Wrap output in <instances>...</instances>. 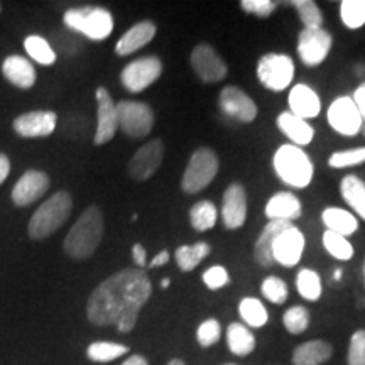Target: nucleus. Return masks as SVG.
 I'll return each instance as SVG.
<instances>
[{"label":"nucleus","instance_id":"aec40b11","mask_svg":"<svg viewBox=\"0 0 365 365\" xmlns=\"http://www.w3.org/2000/svg\"><path fill=\"white\" fill-rule=\"evenodd\" d=\"M287 105H289V112L293 115L304 118V120L317 118L322 112V100H319L318 93L312 86L304 83H298L291 88Z\"/></svg>","mask_w":365,"mask_h":365},{"label":"nucleus","instance_id":"f8f14e48","mask_svg":"<svg viewBox=\"0 0 365 365\" xmlns=\"http://www.w3.org/2000/svg\"><path fill=\"white\" fill-rule=\"evenodd\" d=\"M190 65L203 83H218L227 78V65L210 44H198L191 51Z\"/></svg>","mask_w":365,"mask_h":365},{"label":"nucleus","instance_id":"3c124183","mask_svg":"<svg viewBox=\"0 0 365 365\" xmlns=\"http://www.w3.org/2000/svg\"><path fill=\"white\" fill-rule=\"evenodd\" d=\"M122 365H149V362L143 357V355H132V357L127 359Z\"/></svg>","mask_w":365,"mask_h":365},{"label":"nucleus","instance_id":"c03bdc74","mask_svg":"<svg viewBox=\"0 0 365 365\" xmlns=\"http://www.w3.org/2000/svg\"><path fill=\"white\" fill-rule=\"evenodd\" d=\"M240 7L242 11L247 14H254L261 19H267L277 9V2H274V0H242Z\"/></svg>","mask_w":365,"mask_h":365},{"label":"nucleus","instance_id":"8fccbe9b","mask_svg":"<svg viewBox=\"0 0 365 365\" xmlns=\"http://www.w3.org/2000/svg\"><path fill=\"white\" fill-rule=\"evenodd\" d=\"M168 261H170V254H168V250H163V252H159L156 257L150 261L148 266L153 269V267H161V266H166Z\"/></svg>","mask_w":365,"mask_h":365},{"label":"nucleus","instance_id":"6e6d98bb","mask_svg":"<svg viewBox=\"0 0 365 365\" xmlns=\"http://www.w3.org/2000/svg\"><path fill=\"white\" fill-rule=\"evenodd\" d=\"M360 132H362V135H364V137H365V124H364V125H362V129H360Z\"/></svg>","mask_w":365,"mask_h":365},{"label":"nucleus","instance_id":"9b49d317","mask_svg":"<svg viewBox=\"0 0 365 365\" xmlns=\"http://www.w3.org/2000/svg\"><path fill=\"white\" fill-rule=\"evenodd\" d=\"M327 120L333 130L346 137L357 135L364 125L357 105L354 103L352 97H346V95L333 100L328 107Z\"/></svg>","mask_w":365,"mask_h":365},{"label":"nucleus","instance_id":"4be33fe9","mask_svg":"<svg viewBox=\"0 0 365 365\" xmlns=\"http://www.w3.org/2000/svg\"><path fill=\"white\" fill-rule=\"evenodd\" d=\"M154 38H156V24L150 21H140L117 41L115 53L118 56H129L149 44Z\"/></svg>","mask_w":365,"mask_h":365},{"label":"nucleus","instance_id":"7c9ffc66","mask_svg":"<svg viewBox=\"0 0 365 365\" xmlns=\"http://www.w3.org/2000/svg\"><path fill=\"white\" fill-rule=\"evenodd\" d=\"M218 220V210L215 205L208 200L195 203L190 208V223L196 232H207L212 230L217 225Z\"/></svg>","mask_w":365,"mask_h":365},{"label":"nucleus","instance_id":"4c0bfd02","mask_svg":"<svg viewBox=\"0 0 365 365\" xmlns=\"http://www.w3.org/2000/svg\"><path fill=\"white\" fill-rule=\"evenodd\" d=\"M340 17L349 29H360L365 26V0H344L340 4Z\"/></svg>","mask_w":365,"mask_h":365},{"label":"nucleus","instance_id":"6e6552de","mask_svg":"<svg viewBox=\"0 0 365 365\" xmlns=\"http://www.w3.org/2000/svg\"><path fill=\"white\" fill-rule=\"evenodd\" d=\"M118 129L132 139H144L154 127V112L148 103L122 100L115 103Z\"/></svg>","mask_w":365,"mask_h":365},{"label":"nucleus","instance_id":"2f4dec72","mask_svg":"<svg viewBox=\"0 0 365 365\" xmlns=\"http://www.w3.org/2000/svg\"><path fill=\"white\" fill-rule=\"evenodd\" d=\"M129 352V346L122 344H113V341H93L88 349H86V357L91 362H112L122 355Z\"/></svg>","mask_w":365,"mask_h":365},{"label":"nucleus","instance_id":"f257e3e1","mask_svg":"<svg viewBox=\"0 0 365 365\" xmlns=\"http://www.w3.org/2000/svg\"><path fill=\"white\" fill-rule=\"evenodd\" d=\"M150 294L153 284L144 269H122L95 287L86 303V317L97 327L115 325L120 333H129Z\"/></svg>","mask_w":365,"mask_h":365},{"label":"nucleus","instance_id":"2eb2a0df","mask_svg":"<svg viewBox=\"0 0 365 365\" xmlns=\"http://www.w3.org/2000/svg\"><path fill=\"white\" fill-rule=\"evenodd\" d=\"M304 235L298 227L291 225L282 230L272 245L274 264H279L282 267H294L299 264L304 252Z\"/></svg>","mask_w":365,"mask_h":365},{"label":"nucleus","instance_id":"a878e982","mask_svg":"<svg viewBox=\"0 0 365 365\" xmlns=\"http://www.w3.org/2000/svg\"><path fill=\"white\" fill-rule=\"evenodd\" d=\"M333 354V346L323 340H309L298 345L293 352V365H323Z\"/></svg>","mask_w":365,"mask_h":365},{"label":"nucleus","instance_id":"4d7b16f0","mask_svg":"<svg viewBox=\"0 0 365 365\" xmlns=\"http://www.w3.org/2000/svg\"><path fill=\"white\" fill-rule=\"evenodd\" d=\"M364 274H365V264H364Z\"/></svg>","mask_w":365,"mask_h":365},{"label":"nucleus","instance_id":"7ed1b4c3","mask_svg":"<svg viewBox=\"0 0 365 365\" xmlns=\"http://www.w3.org/2000/svg\"><path fill=\"white\" fill-rule=\"evenodd\" d=\"M272 168L277 178L291 188L303 190L313 181L314 166L312 159L298 145H281L272 158Z\"/></svg>","mask_w":365,"mask_h":365},{"label":"nucleus","instance_id":"79ce46f5","mask_svg":"<svg viewBox=\"0 0 365 365\" xmlns=\"http://www.w3.org/2000/svg\"><path fill=\"white\" fill-rule=\"evenodd\" d=\"M220 336H222V327L220 323H218V319L215 318L205 319L202 325L198 327V330H196V340H198V344L202 345L203 349L215 345L217 341L220 340Z\"/></svg>","mask_w":365,"mask_h":365},{"label":"nucleus","instance_id":"f03ea898","mask_svg":"<svg viewBox=\"0 0 365 365\" xmlns=\"http://www.w3.org/2000/svg\"><path fill=\"white\" fill-rule=\"evenodd\" d=\"M103 237V215L98 207H88L68 232L63 249L73 259H88L98 249Z\"/></svg>","mask_w":365,"mask_h":365},{"label":"nucleus","instance_id":"f704fd0d","mask_svg":"<svg viewBox=\"0 0 365 365\" xmlns=\"http://www.w3.org/2000/svg\"><path fill=\"white\" fill-rule=\"evenodd\" d=\"M24 48L27 54H29L34 61L41 63V65L49 66L54 65V61H56V53H54V49L49 46L48 41L41 38V36H29V38L24 41Z\"/></svg>","mask_w":365,"mask_h":365},{"label":"nucleus","instance_id":"c756f323","mask_svg":"<svg viewBox=\"0 0 365 365\" xmlns=\"http://www.w3.org/2000/svg\"><path fill=\"white\" fill-rule=\"evenodd\" d=\"M210 250H212V247H210V244H207V242H196L193 245H181L175 252L176 266L182 272L193 271V269L200 266V262L203 259L208 257Z\"/></svg>","mask_w":365,"mask_h":365},{"label":"nucleus","instance_id":"0eeeda50","mask_svg":"<svg viewBox=\"0 0 365 365\" xmlns=\"http://www.w3.org/2000/svg\"><path fill=\"white\" fill-rule=\"evenodd\" d=\"M257 80L264 88L271 91H284L293 83L294 63L287 54L267 53L257 63Z\"/></svg>","mask_w":365,"mask_h":365},{"label":"nucleus","instance_id":"a211bd4d","mask_svg":"<svg viewBox=\"0 0 365 365\" xmlns=\"http://www.w3.org/2000/svg\"><path fill=\"white\" fill-rule=\"evenodd\" d=\"M49 190V176L43 171L31 170L24 173L16 182L12 190V202L17 207H27V205L38 202L41 196Z\"/></svg>","mask_w":365,"mask_h":365},{"label":"nucleus","instance_id":"b1692460","mask_svg":"<svg viewBox=\"0 0 365 365\" xmlns=\"http://www.w3.org/2000/svg\"><path fill=\"white\" fill-rule=\"evenodd\" d=\"M293 223L289 222H269L264 227V230L259 235V239L255 240L254 245V259L259 266L262 267H272L274 259H272V245L274 240L277 239V235L282 230H286L287 227H291Z\"/></svg>","mask_w":365,"mask_h":365},{"label":"nucleus","instance_id":"5701e85b","mask_svg":"<svg viewBox=\"0 0 365 365\" xmlns=\"http://www.w3.org/2000/svg\"><path fill=\"white\" fill-rule=\"evenodd\" d=\"M277 129L281 130L282 135H286L287 139L293 143V145L303 148L308 145L314 137V129L308 124L304 118H299L293 115L291 112H282L277 115Z\"/></svg>","mask_w":365,"mask_h":365},{"label":"nucleus","instance_id":"5fc2aeb1","mask_svg":"<svg viewBox=\"0 0 365 365\" xmlns=\"http://www.w3.org/2000/svg\"><path fill=\"white\" fill-rule=\"evenodd\" d=\"M340 276H341V271H340V269H336V271H335V279H340Z\"/></svg>","mask_w":365,"mask_h":365},{"label":"nucleus","instance_id":"13d9d810","mask_svg":"<svg viewBox=\"0 0 365 365\" xmlns=\"http://www.w3.org/2000/svg\"><path fill=\"white\" fill-rule=\"evenodd\" d=\"M225 365H235V364H225Z\"/></svg>","mask_w":365,"mask_h":365},{"label":"nucleus","instance_id":"39448f33","mask_svg":"<svg viewBox=\"0 0 365 365\" xmlns=\"http://www.w3.org/2000/svg\"><path fill=\"white\" fill-rule=\"evenodd\" d=\"M68 29L86 36L91 41H103L112 34L113 17L103 7H76L65 12Z\"/></svg>","mask_w":365,"mask_h":365},{"label":"nucleus","instance_id":"cd10ccee","mask_svg":"<svg viewBox=\"0 0 365 365\" xmlns=\"http://www.w3.org/2000/svg\"><path fill=\"white\" fill-rule=\"evenodd\" d=\"M341 198L365 220V182L355 175H346L340 182Z\"/></svg>","mask_w":365,"mask_h":365},{"label":"nucleus","instance_id":"864d4df0","mask_svg":"<svg viewBox=\"0 0 365 365\" xmlns=\"http://www.w3.org/2000/svg\"><path fill=\"white\" fill-rule=\"evenodd\" d=\"M170 284H171V281L168 279V277H166V279L161 281V287H170Z\"/></svg>","mask_w":365,"mask_h":365},{"label":"nucleus","instance_id":"09e8293b","mask_svg":"<svg viewBox=\"0 0 365 365\" xmlns=\"http://www.w3.org/2000/svg\"><path fill=\"white\" fill-rule=\"evenodd\" d=\"M9 173H11V161L6 154H0V185L7 180Z\"/></svg>","mask_w":365,"mask_h":365},{"label":"nucleus","instance_id":"4468645a","mask_svg":"<svg viewBox=\"0 0 365 365\" xmlns=\"http://www.w3.org/2000/svg\"><path fill=\"white\" fill-rule=\"evenodd\" d=\"M164 159V144L161 139H153L150 143L144 144L132 156L129 163V175L134 181H148L149 178L156 175L161 168Z\"/></svg>","mask_w":365,"mask_h":365},{"label":"nucleus","instance_id":"393cba45","mask_svg":"<svg viewBox=\"0 0 365 365\" xmlns=\"http://www.w3.org/2000/svg\"><path fill=\"white\" fill-rule=\"evenodd\" d=\"M2 71L4 76H6L12 85L19 86L22 90L33 88L36 83V70L33 63L27 61L26 58L17 56V54L6 58V61H4L2 65Z\"/></svg>","mask_w":365,"mask_h":365},{"label":"nucleus","instance_id":"58836bf2","mask_svg":"<svg viewBox=\"0 0 365 365\" xmlns=\"http://www.w3.org/2000/svg\"><path fill=\"white\" fill-rule=\"evenodd\" d=\"M365 163V145L355 149H346L339 150V153H333L330 159H328V166L333 170H344V168H352L359 166V164Z\"/></svg>","mask_w":365,"mask_h":365},{"label":"nucleus","instance_id":"e433bc0d","mask_svg":"<svg viewBox=\"0 0 365 365\" xmlns=\"http://www.w3.org/2000/svg\"><path fill=\"white\" fill-rule=\"evenodd\" d=\"M323 247L336 261H350L354 257V245L345 237L333 234L330 230H325L323 234Z\"/></svg>","mask_w":365,"mask_h":365},{"label":"nucleus","instance_id":"1a4fd4ad","mask_svg":"<svg viewBox=\"0 0 365 365\" xmlns=\"http://www.w3.org/2000/svg\"><path fill=\"white\" fill-rule=\"evenodd\" d=\"M163 75V61L158 56H144L130 61L120 73V81L130 93H140L156 83Z\"/></svg>","mask_w":365,"mask_h":365},{"label":"nucleus","instance_id":"ddd939ff","mask_svg":"<svg viewBox=\"0 0 365 365\" xmlns=\"http://www.w3.org/2000/svg\"><path fill=\"white\" fill-rule=\"evenodd\" d=\"M218 107L225 115L235 118L242 124H250L257 117V105L239 86L228 85L218 95Z\"/></svg>","mask_w":365,"mask_h":365},{"label":"nucleus","instance_id":"6ab92c4d","mask_svg":"<svg viewBox=\"0 0 365 365\" xmlns=\"http://www.w3.org/2000/svg\"><path fill=\"white\" fill-rule=\"evenodd\" d=\"M58 124V115L49 110H36L22 113L14 120V130L22 137L51 135Z\"/></svg>","mask_w":365,"mask_h":365},{"label":"nucleus","instance_id":"412c9836","mask_svg":"<svg viewBox=\"0 0 365 365\" xmlns=\"http://www.w3.org/2000/svg\"><path fill=\"white\" fill-rule=\"evenodd\" d=\"M303 213V205L291 191H279L272 195L266 203V217L269 222H294Z\"/></svg>","mask_w":365,"mask_h":365},{"label":"nucleus","instance_id":"de8ad7c7","mask_svg":"<svg viewBox=\"0 0 365 365\" xmlns=\"http://www.w3.org/2000/svg\"><path fill=\"white\" fill-rule=\"evenodd\" d=\"M352 100H354V103L357 105L360 117H362V120H364V124H365V81L359 86L357 90L354 91Z\"/></svg>","mask_w":365,"mask_h":365},{"label":"nucleus","instance_id":"49530a36","mask_svg":"<svg viewBox=\"0 0 365 365\" xmlns=\"http://www.w3.org/2000/svg\"><path fill=\"white\" fill-rule=\"evenodd\" d=\"M132 257H134V262L137 264V269H143L148 266V250L144 249V245L135 244L132 247Z\"/></svg>","mask_w":365,"mask_h":365},{"label":"nucleus","instance_id":"bb28decb","mask_svg":"<svg viewBox=\"0 0 365 365\" xmlns=\"http://www.w3.org/2000/svg\"><path fill=\"white\" fill-rule=\"evenodd\" d=\"M322 222L327 227V230L345 237V239L359 230V220L354 213L339 207H328L323 210Z\"/></svg>","mask_w":365,"mask_h":365},{"label":"nucleus","instance_id":"a19ab883","mask_svg":"<svg viewBox=\"0 0 365 365\" xmlns=\"http://www.w3.org/2000/svg\"><path fill=\"white\" fill-rule=\"evenodd\" d=\"M284 328L293 335L307 331L309 327V312L304 307H291L282 317Z\"/></svg>","mask_w":365,"mask_h":365},{"label":"nucleus","instance_id":"f3484780","mask_svg":"<svg viewBox=\"0 0 365 365\" xmlns=\"http://www.w3.org/2000/svg\"><path fill=\"white\" fill-rule=\"evenodd\" d=\"M222 220L228 230H237L247 220V193L240 182H232L223 193Z\"/></svg>","mask_w":365,"mask_h":365},{"label":"nucleus","instance_id":"473e14b6","mask_svg":"<svg viewBox=\"0 0 365 365\" xmlns=\"http://www.w3.org/2000/svg\"><path fill=\"white\" fill-rule=\"evenodd\" d=\"M296 287H298L301 298H304L307 301H318L322 298V279H319V274L313 271V269H301L298 272V277H296Z\"/></svg>","mask_w":365,"mask_h":365},{"label":"nucleus","instance_id":"a18cd8bd","mask_svg":"<svg viewBox=\"0 0 365 365\" xmlns=\"http://www.w3.org/2000/svg\"><path fill=\"white\" fill-rule=\"evenodd\" d=\"M203 282L208 289L217 291L230 282V276H228L227 269L223 266H212L203 272Z\"/></svg>","mask_w":365,"mask_h":365},{"label":"nucleus","instance_id":"ea45409f","mask_svg":"<svg viewBox=\"0 0 365 365\" xmlns=\"http://www.w3.org/2000/svg\"><path fill=\"white\" fill-rule=\"evenodd\" d=\"M261 291L264 298L271 301L274 304H284L287 301V296H289L287 284L277 276H267L266 279L262 281Z\"/></svg>","mask_w":365,"mask_h":365},{"label":"nucleus","instance_id":"37998d69","mask_svg":"<svg viewBox=\"0 0 365 365\" xmlns=\"http://www.w3.org/2000/svg\"><path fill=\"white\" fill-rule=\"evenodd\" d=\"M346 364L365 365V330H357L350 339Z\"/></svg>","mask_w":365,"mask_h":365},{"label":"nucleus","instance_id":"423d86ee","mask_svg":"<svg viewBox=\"0 0 365 365\" xmlns=\"http://www.w3.org/2000/svg\"><path fill=\"white\" fill-rule=\"evenodd\" d=\"M220 170L217 153L210 148H200L191 154L186 170L182 173L181 188L185 193L196 195L215 180Z\"/></svg>","mask_w":365,"mask_h":365},{"label":"nucleus","instance_id":"20e7f679","mask_svg":"<svg viewBox=\"0 0 365 365\" xmlns=\"http://www.w3.org/2000/svg\"><path fill=\"white\" fill-rule=\"evenodd\" d=\"M73 200L68 191H58L36 210L29 222V235L34 240L48 239L65 225L71 215Z\"/></svg>","mask_w":365,"mask_h":365},{"label":"nucleus","instance_id":"c85d7f7f","mask_svg":"<svg viewBox=\"0 0 365 365\" xmlns=\"http://www.w3.org/2000/svg\"><path fill=\"white\" fill-rule=\"evenodd\" d=\"M228 350L237 357H245L255 349V336L247 327L242 323H230L227 330Z\"/></svg>","mask_w":365,"mask_h":365},{"label":"nucleus","instance_id":"c9c22d12","mask_svg":"<svg viewBox=\"0 0 365 365\" xmlns=\"http://www.w3.org/2000/svg\"><path fill=\"white\" fill-rule=\"evenodd\" d=\"M289 6L298 12L304 29H318L323 26V14L313 0H291Z\"/></svg>","mask_w":365,"mask_h":365},{"label":"nucleus","instance_id":"603ef678","mask_svg":"<svg viewBox=\"0 0 365 365\" xmlns=\"http://www.w3.org/2000/svg\"><path fill=\"white\" fill-rule=\"evenodd\" d=\"M168 365H185V362H182L181 359H173V360H170V364Z\"/></svg>","mask_w":365,"mask_h":365},{"label":"nucleus","instance_id":"9d476101","mask_svg":"<svg viewBox=\"0 0 365 365\" xmlns=\"http://www.w3.org/2000/svg\"><path fill=\"white\" fill-rule=\"evenodd\" d=\"M331 34L323 27L303 29L298 36V56L304 66H319L331 51Z\"/></svg>","mask_w":365,"mask_h":365},{"label":"nucleus","instance_id":"bf43d9fd","mask_svg":"<svg viewBox=\"0 0 365 365\" xmlns=\"http://www.w3.org/2000/svg\"><path fill=\"white\" fill-rule=\"evenodd\" d=\"M0 11H2V7H0Z\"/></svg>","mask_w":365,"mask_h":365},{"label":"nucleus","instance_id":"dca6fc26","mask_svg":"<svg viewBox=\"0 0 365 365\" xmlns=\"http://www.w3.org/2000/svg\"><path fill=\"white\" fill-rule=\"evenodd\" d=\"M95 97H97V132H95L93 143L95 145H103L110 143L118 130L117 107L108 90L103 86H98Z\"/></svg>","mask_w":365,"mask_h":365},{"label":"nucleus","instance_id":"72a5a7b5","mask_svg":"<svg viewBox=\"0 0 365 365\" xmlns=\"http://www.w3.org/2000/svg\"><path fill=\"white\" fill-rule=\"evenodd\" d=\"M240 318L247 323V327L261 328L267 323V309L257 298H244L239 304Z\"/></svg>","mask_w":365,"mask_h":365}]
</instances>
